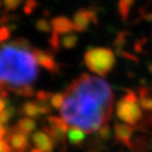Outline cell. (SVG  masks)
<instances>
[{
  "mask_svg": "<svg viewBox=\"0 0 152 152\" xmlns=\"http://www.w3.org/2000/svg\"><path fill=\"white\" fill-rule=\"evenodd\" d=\"M97 136L99 140H108L111 137V129L108 126L107 124H104V126H102L97 131Z\"/></svg>",
  "mask_w": 152,
  "mask_h": 152,
  "instance_id": "16",
  "label": "cell"
},
{
  "mask_svg": "<svg viewBox=\"0 0 152 152\" xmlns=\"http://www.w3.org/2000/svg\"><path fill=\"white\" fill-rule=\"evenodd\" d=\"M91 17H92V14L90 12H88V11H80V12H78L75 15V18H74V28L78 30V31L85 30L88 26L89 22H90Z\"/></svg>",
  "mask_w": 152,
  "mask_h": 152,
  "instance_id": "12",
  "label": "cell"
},
{
  "mask_svg": "<svg viewBox=\"0 0 152 152\" xmlns=\"http://www.w3.org/2000/svg\"><path fill=\"white\" fill-rule=\"evenodd\" d=\"M36 99L38 102H50L51 96L52 94L49 92H45V91H38L36 92Z\"/></svg>",
  "mask_w": 152,
  "mask_h": 152,
  "instance_id": "19",
  "label": "cell"
},
{
  "mask_svg": "<svg viewBox=\"0 0 152 152\" xmlns=\"http://www.w3.org/2000/svg\"><path fill=\"white\" fill-rule=\"evenodd\" d=\"M5 134H7V129H5L4 125H2V124H0V140L4 137Z\"/></svg>",
  "mask_w": 152,
  "mask_h": 152,
  "instance_id": "23",
  "label": "cell"
},
{
  "mask_svg": "<svg viewBox=\"0 0 152 152\" xmlns=\"http://www.w3.org/2000/svg\"><path fill=\"white\" fill-rule=\"evenodd\" d=\"M14 93L20 95V96H23V97H31V96H34V94H36L35 90L32 86H26V87L19 88Z\"/></svg>",
  "mask_w": 152,
  "mask_h": 152,
  "instance_id": "17",
  "label": "cell"
},
{
  "mask_svg": "<svg viewBox=\"0 0 152 152\" xmlns=\"http://www.w3.org/2000/svg\"><path fill=\"white\" fill-rule=\"evenodd\" d=\"M134 132V128L128 124L115 123L114 125V135L117 142L123 144L128 148H132V135Z\"/></svg>",
  "mask_w": 152,
  "mask_h": 152,
  "instance_id": "6",
  "label": "cell"
},
{
  "mask_svg": "<svg viewBox=\"0 0 152 152\" xmlns=\"http://www.w3.org/2000/svg\"><path fill=\"white\" fill-rule=\"evenodd\" d=\"M10 36H11V31L10 28L7 26H3L0 28V43L5 42L9 40Z\"/></svg>",
  "mask_w": 152,
  "mask_h": 152,
  "instance_id": "18",
  "label": "cell"
},
{
  "mask_svg": "<svg viewBox=\"0 0 152 152\" xmlns=\"http://www.w3.org/2000/svg\"><path fill=\"white\" fill-rule=\"evenodd\" d=\"M35 56L38 64L42 66L43 69L48 70L49 72H52V73L58 71V64L50 53L35 49Z\"/></svg>",
  "mask_w": 152,
  "mask_h": 152,
  "instance_id": "8",
  "label": "cell"
},
{
  "mask_svg": "<svg viewBox=\"0 0 152 152\" xmlns=\"http://www.w3.org/2000/svg\"><path fill=\"white\" fill-rule=\"evenodd\" d=\"M62 102H64V94H61V93H56V94H53L51 96L50 104L54 109L60 110Z\"/></svg>",
  "mask_w": 152,
  "mask_h": 152,
  "instance_id": "15",
  "label": "cell"
},
{
  "mask_svg": "<svg viewBox=\"0 0 152 152\" xmlns=\"http://www.w3.org/2000/svg\"><path fill=\"white\" fill-rule=\"evenodd\" d=\"M66 138L69 142L73 146H79L81 145L86 140V132L83 130L76 127H72L68 130L66 133Z\"/></svg>",
  "mask_w": 152,
  "mask_h": 152,
  "instance_id": "11",
  "label": "cell"
},
{
  "mask_svg": "<svg viewBox=\"0 0 152 152\" xmlns=\"http://www.w3.org/2000/svg\"><path fill=\"white\" fill-rule=\"evenodd\" d=\"M9 106V102H7V98L1 97L0 96V112H2L5 108Z\"/></svg>",
  "mask_w": 152,
  "mask_h": 152,
  "instance_id": "22",
  "label": "cell"
},
{
  "mask_svg": "<svg viewBox=\"0 0 152 152\" xmlns=\"http://www.w3.org/2000/svg\"><path fill=\"white\" fill-rule=\"evenodd\" d=\"M16 108L13 106H7L2 112H0V124L7 125L13 117L16 115Z\"/></svg>",
  "mask_w": 152,
  "mask_h": 152,
  "instance_id": "14",
  "label": "cell"
},
{
  "mask_svg": "<svg viewBox=\"0 0 152 152\" xmlns=\"http://www.w3.org/2000/svg\"><path fill=\"white\" fill-rule=\"evenodd\" d=\"M114 95L104 79L83 74L73 81L64 93L60 108L68 125L85 132H96L110 119Z\"/></svg>",
  "mask_w": 152,
  "mask_h": 152,
  "instance_id": "1",
  "label": "cell"
},
{
  "mask_svg": "<svg viewBox=\"0 0 152 152\" xmlns=\"http://www.w3.org/2000/svg\"><path fill=\"white\" fill-rule=\"evenodd\" d=\"M32 140L36 148L43 152H52L54 148V142L52 138L45 131H36L32 134Z\"/></svg>",
  "mask_w": 152,
  "mask_h": 152,
  "instance_id": "7",
  "label": "cell"
},
{
  "mask_svg": "<svg viewBox=\"0 0 152 152\" xmlns=\"http://www.w3.org/2000/svg\"><path fill=\"white\" fill-rule=\"evenodd\" d=\"M86 66L98 76H106L112 71L115 64V56L110 49L93 48L85 53Z\"/></svg>",
  "mask_w": 152,
  "mask_h": 152,
  "instance_id": "3",
  "label": "cell"
},
{
  "mask_svg": "<svg viewBox=\"0 0 152 152\" xmlns=\"http://www.w3.org/2000/svg\"><path fill=\"white\" fill-rule=\"evenodd\" d=\"M5 140L14 152H26L28 149V138L24 133L11 129Z\"/></svg>",
  "mask_w": 152,
  "mask_h": 152,
  "instance_id": "5",
  "label": "cell"
},
{
  "mask_svg": "<svg viewBox=\"0 0 152 152\" xmlns=\"http://www.w3.org/2000/svg\"><path fill=\"white\" fill-rule=\"evenodd\" d=\"M1 4H2V2H1V1H0V7H1Z\"/></svg>",
  "mask_w": 152,
  "mask_h": 152,
  "instance_id": "25",
  "label": "cell"
},
{
  "mask_svg": "<svg viewBox=\"0 0 152 152\" xmlns=\"http://www.w3.org/2000/svg\"><path fill=\"white\" fill-rule=\"evenodd\" d=\"M0 152H14L10 146V144L7 142V140L1 138L0 140Z\"/></svg>",
  "mask_w": 152,
  "mask_h": 152,
  "instance_id": "21",
  "label": "cell"
},
{
  "mask_svg": "<svg viewBox=\"0 0 152 152\" xmlns=\"http://www.w3.org/2000/svg\"><path fill=\"white\" fill-rule=\"evenodd\" d=\"M140 108L137 95L132 91H128L117 102L116 115L125 124L135 125L142 117Z\"/></svg>",
  "mask_w": 152,
  "mask_h": 152,
  "instance_id": "4",
  "label": "cell"
},
{
  "mask_svg": "<svg viewBox=\"0 0 152 152\" xmlns=\"http://www.w3.org/2000/svg\"><path fill=\"white\" fill-rule=\"evenodd\" d=\"M12 129L28 135V134H32L34 132V130L36 129V121H34V118L26 116L23 118L19 119L18 123L16 124V126Z\"/></svg>",
  "mask_w": 152,
  "mask_h": 152,
  "instance_id": "10",
  "label": "cell"
},
{
  "mask_svg": "<svg viewBox=\"0 0 152 152\" xmlns=\"http://www.w3.org/2000/svg\"><path fill=\"white\" fill-rule=\"evenodd\" d=\"M31 152H43V151H41V150L37 149V148H35V149H32Z\"/></svg>",
  "mask_w": 152,
  "mask_h": 152,
  "instance_id": "24",
  "label": "cell"
},
{
  "mask_svg": "<svg viewBox=\"0 0 152 152\" xmlns=\"http://www.w3.org/2000/svg\"><path fill=\"white\" fill-rule=\"evenodd\" d=\"M21 112L26 116L31 117V118H38L42 115V110H41V104L38 102H32L28 100L21 107Z\"/></svg>",
  "mask_w": 152,
  "mask_h": 152,
  "instance_id": "9",
  "label": "cell"
},
{
  "mask_svg": "<svg viewBox=\"0 0 152 152\" xmlns=\"http://www.w3.org/2000/svg\"><path fill=\"white\" fill-rule=\"evenodd\" d=\"M35 49L24 39L13 41L0 50V85L9 91L32 86L38 76Z\"/></svg>",
  "mask_w": 152,
  "mask_h": 152,
  "instance_id": "2",
  "label": "cell"
},
{
  "mask_svg": "<svg viewBox=\"0 0 152 152\" xmlns=\"http://www.w3.org/2000/svg\"><path fill=\"white\" fill-rule=\"evenodd\" d=\"M21 2H22V0H3V4H4L7 10L17 9Z\"/></svg>",
  "mask_w": 152,
  "mask_h": 152,
  "instance_id": "20",
  "label": "cell"
},
{
  "mask_svg": "<svg viewBox=\"0 0 152 152\" xmlns=\"http://www.w3.org/2000/svg\"><path fill=\"white\" fill-rule=\"evenodd\" d=\"M53 28L56 32L62 33V32H69L74 28V26L70 20L66 18H56L53 20Z\"/></svg>",
  "mask_w": 152,
  "mask_h": 152,
  "instance_id": "13",
  "label": "cell"
}]
</instances>
